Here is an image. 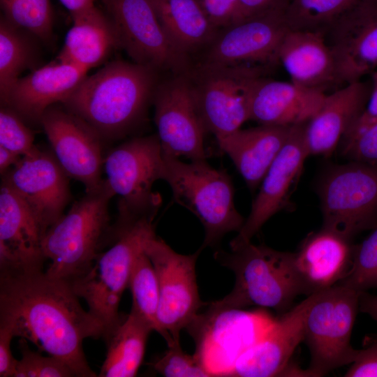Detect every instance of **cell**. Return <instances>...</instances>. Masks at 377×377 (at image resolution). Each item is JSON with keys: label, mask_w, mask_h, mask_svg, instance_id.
Returning <instances> with one entry per match:
<instances>
[{"label": "cell", "mask_w": 377, "mask_h": 377, "mask_svg": "<svg viewBox=\"0 0 377 377\" xmlns=\"http://www.w3.org/2000/svg\"><path fill=\"white\" fill-rule=\"evenodd\" d=\"M0 326L64 361L76 377L98 376L82 346L86 339L103 337L104 328L68 282L43 271L0 276Z\"/></svg>", "instance_id": "cell-1"}, {"label": "cell", "mask_w": 377, "mask_h": 377, "mask_svg": "<svg viewBox=\"0 0 377 377\" xmlns=\"http://www.w3.org/2000/svg\"><path fill=\"white\" fill-rule=\"evenodd\" d=\"M155 69L116 60L87 76L61 104L102 139H117L143 119L158 83Z\"/></svg>", "instance_id": "cell-2"}, {"label": "cell", "mask_w": 377, "mask_h": 377, "mask_svg": "<svg viewBox=\"0 0 377 377\" xmlns=\"http://www.w3.org/2000/svg\"><path fill=\"white\" fill-rule=\"evenodd\" d=\"M214 257L235 274V286L223 298L211 302L216 311L240 310L249 306L286 310L302 294L293 253L263 244L244 243L230 252L216 251Z\"/></svg>", "instance_id": "cell-3"}, {"label": "cell", "mask_w": 377, "mask_h": 377, "mask_svg": "<svg viewBox=\"0 0 377 377\" xmlns=\"http://www.w3.org/2000/svg\"><path fill=\"white\" fill-rule=\"evenodd\" d=\"M154 216H145L110 227L107 242L89 269L69 283L89 312L103 326L105 339L121 322L119 313L121 296L128 282L134 262L147 241L155 235Z\"/></svg>", "instance_id": "cell-4"}, {"label": "cell", "mask_w": 377, "mask_h": 377, "mask_svg": "<svg viewBox=\"0 0 377 377\" xmlns=\"http://www.w3.org/2000/svg\"><path fill=\"white\" fill-rule=\"evenodd\" d=\"M114 195L103 179L47 230L42 250L50 260L47 276L71 283L89 269L107 240L109 202Z\"/></svg>", "instance_id": "cell-5"}, {"label": "cell", "mask_w": 377, "mask_h": 377, "mask_svg": "<svg viewBox=\"0 0 377 377\" xmlns=\"http://www.w3.org/2000/svg\"><path fill=\"white\" fill-rule=\"evenodd\" d=\"M170 185L174 200L191 212L205 229L202 249L215 246L225 235L239 232L244 219L234 202V188L226 170L206 160L181 161L163 155L161 175Z\"/></svg>", "instance_id": "cell-6"}, {"label": "cell", "mask_w": 377, "mask_h": 377, "mask_svg": "<svg viewBox=\"0 0 377 377\" xmlns=\"http://www.w3.org/2000/svg\"><path fill=\"white\" fill-rule=\"evenodd\" d=\"M360 292L336 284L313 293L304 323V341L311 355L307 376H321L355 359L350 344Z\"/></svg>", "instance_id": "cell-7"}, {"label": "cell", "mask_w": 377, "mask_h": 377, "mask_svg": "<svg viewBox=\"0 0 377 377\" xmlns=\"http://www.w3.org/2000/svg\"><path fill=\"white\" fill-rule=\"evenodd\" d=\"M267 70L199 64L191 66L187 74L207 132L218 140L249 120L253 92Z\"/></svg>", "instance_id": "cell-8"}, {"label": "cell", "mask_w": 377, "mask_h": 377, "mask_svg": "<svg viewBox=\"0 0 377 377\" xmlns=\"http://www.w3.org/2000/svg\"><path fill=\"white\" fill-rule=\"evenodd\" d=\"M163 154L157 134L131 138L104 157V179L119 196L118 217L155 216L160 194L152 191L161 179Z\"/></svg>", "instance_id": "cell-9"}, {"label": "cell", "mask_w": 377, "mask_h": 377, "mask_svg": "<svg viewBox=\"0 0 377 377\" xmlns=\"http://www.w3.org/2000/svg\"><path fill=\"white\" fill-rule=\"evenodd\" d=\"M202 250L200 247L194 253L181 254L156 235L145 243L144 251L153 264L158 283V333L167 344L179 340L181 330L195 322L205 304L200 298L195 272Z\"/></svg>", "instance_id": "cell-10"}, {"label": "cell", "mask_w": 377, "mask_h": 377, "mask_svg": "<svg viewBox=\"0 0 377 377\" xmlns=\"http://www.w3.org/2000/svg\"><path fill=\"white\" fill-rule=\"evenodd\" d=\"M325 228L351 239L377 225V165L353 161L332 168L320 188Z\"/></svg>", "instance_id": "cell-11"}, {"label": "cell", "mask_w": 377, "mask_h": 377, "mask_svg": "<svg viewBox=\"0 0 377 377\" xmlns=\"http://www.w3.org/2000/svg\"><path fill=\"white\" fill-rule=\"evenodd\" d=\"M115 29L119 47L133 62L158 72L187 73L190 58L179 52L165 33L151 0H102Z\"/></svg>", "instance_id": "cell-12"}, {"label": "cell", "mask_w": 377, "mask_h": 377, "mask_svg": "<svg viewBox=\"0 0 377 377\" xmlns=\"http://www.w3.org/2000/svg\"><path fill=\"white\" fill-rule=\"evenodd\" d=\"M285 13L270 12L220 29L198 64L267 69L279 64V50L290 29Z\"/></svg>", "instance_id": "cell-13"}, {"label": "cell", "mask_w": 377, "mask_h": 377, "mask_svg": "<svg viewBox=\"0 0 377 377\" xmlns=\"http://www.w3.org/2000/svg\"><path fill=\"white\" fill-rule=\"evenodd\" d=\"M152 103L163 155L206 160L204 137L207 131L187 73L171 74L170 77L158 82Z\"/></svg>", "instance_id": "cell-14"}, {"label": "cell", "mask_w": 377, "mask_h": 377, "mask_svg": "<svg viewBox=\"0 0 377 377\" xmlns=\"http://www.w3.org/2000/svg\"><path fill=\"white\" fill-rule=\"evenodd\" d=\"M40 124L66 174L82 183L86 192L98 188L104 161L99 134L64 105L47 108Z\"/></svg>", "instance_id": "cell-15"}, {"label": "cell", "mask_w": 377, "mask_h": 377, "mask_svg": "<svg viewBox=\"0 0 377 377\" xmlns=\"http://www.w3.org/2000/svg\"><path fill=\"white\" fill-rule=\"evenodd\" d=\"M2 182L24 201L43 235L64 214L71 199L69 177L53 153L38 149L23 156L6 172Z\"/></svg>", "instance_id": "cell-16"}, {"label": "cell", "mask_w": 377, "mask_h": 377, "mask_svg": "<svg viewBox=\"0 0 377 377\" xmlns=\"http://www.w3.org/2000/svg\"><path fill=\"white\" fill-rule=\"evenodd\" d=\"M340 84L361 80L377 68V0H360L323 32Z\"/></svg>", "instance_id": "cell-17"}, {"label": "cell", "mask_w": 377, "mask_h": 377, "mask_svg": "<svg viewBox=\"0 0 377 377\" xmlns=\"http://www.w3.org/2000/svg\"><path fill=\"white\" fill-rule=\"evenodd\" d=\"M305 124L291 126L285 145L260 183L249 216L230 242V249L251 242L273 215L290 206V197L309 156L304 142Z\"/></svg>", "instance_id": "cell-18"}, {"label": "cell", "mask_w": 377, "mask_h": 377, "mask_svg": "<svg viewBox=\"0 0 377 377\" xmlns=\"http://www.w3.org/2000/svg\"><path fill=\"white\" fill-rule=\"evenodd\" d=\"M43 233L24 201L8 185L0 189V276L43 271Z\"/></svg>", "instance_id": "cell-19"}, {"label": "cell", "mask_w": 377, "mask_h": 377, "mask_svg": "<svg viewBox=\"0 0 377 377\" xmlns=\"http://www.w3.org/2000/svg\"><path fill=\"white\" fill-rule=\"evenodd\" d=\"M313 294L274 320L267 330L244 350L226 376L271 377L283 374L297 346L304 341V323Z\"/></svg>", "instance_id": "cell-20"}, {"label": "cell", "mask_w": 377, "mask_h": 377, "mask_svg": "<svg viewBox=\"0 0 377 377\" xmlns=\"http://www.w3.org/2000/svg\"><path fill=\"white\" fill-rule=\"evenodd\" d=\"M87 73L82 68L57 60L17 79L1 103L23 119L40 123L47 108L65 101Z\"/></svg>", "instance_id": "cell-21"}, {"label": "cell", "mask_w": 377, "mask_h": 377, "mask_svg": "<svg viewBox=\"0 0 377 377\" xmlns=\"http://www.w3.org/2000/svg\"><path fill=\"white\" fill-rule=\"evenodd\" d=\"M350 239L323 227L304 239L293 253L302 294L320 292L345 278L353 263L354 244Z\"/></svg>", "instance_id": "cell-22"}, {"label": "cell", "mask_w": 377, "mask_h": 377, "mask_svg": "<svg viewBox=\"0 0 377 377\" xmlns=\"http://www.w3.org/2000/svg\"><path fill=\"white\" fill-rule=\"evenodd\" d=\"M371 81L348 83L326 94L317 112L305 124L304 142L309 155L328 156L363 111Z\"/></svg>", "instance_id": "cell-23"}, {"label": "cell", "mask_w": 377, "mask_h": 377, "mask_svg": "<svg viewBox=\"0 0 377 377\" xmlns=\"http://www.w3.org/2000/svg\"><path fill=\"white\" fill-rule=\"evenodd\" d=\"M279 61L291 82L304 87L325 93L340 84L334 55L321 32L289 29Z\"/></svg>", "instance_id": "cell-24"}, {"label": "cell", "mask_w": 377, "mask_h": 377, "mask_svg": "<svg viewBox=\"0 0 377 377\" xmlns=\"http://www.w3.org/2000/svg\"><path fill=\"white\" fill-rule=\"evenodd\" d=\"M326 94L293 82L263 78L252 94L250 119L260 125L291 126L306 123Z\"/></svg>", "instance_id": "cell-25"}, {"label": "cell", "mask_w": 377, "mask_h": 377, "mask_svg": "<svg viewBox=\"0 0 377 377\" xmlns=\"http://www.w3.org/2000/svg\"><path fill=\"white\" fill-rule=\"evenodd\" d=\"M291 126L260 125L239 128L216 140L253 191L285 145Z\"/></svg>", "instance_id": "cell-26"}, {"label": "cell", "mask_w": 377, "mask_h": 377, "mask_svg": "<svg viewBox=\"0 0 377 377\" xmlns=\"http://www.w3.org/2000/svg\"><path fill=\"white\" fill-rule=\"evenodd\" d=\"M57 61L71 64L87 72L104 62L119 47L114 25L108 15L95 6L72 17Z\"/></svg>", "instance_id": "cell-27"}, {"label": "cell", "mask_w": 377, "mask_h": 377, "mask_svg": "<svg viewBox=\"0 0 377 377\" xmlns=\"http://www.w3.org/2000/svg\"><path fill=\"white\" fill-rule=\"evenodd\" d=\"M158 20L175 47L190 58L203 50L218 29L195 0H151Z\"/></svg>", "instance_id": "cell-28"}, {"label": "cell", "mask_w": 377, "mask_h": 377, "mask_svg": "<svg viewBox=\"0 0 377 377\" xmlns=\"http://www.w3.org/2000/svg\"><path fill=\"white\" fill-rule=\"evenodd\" d=\"M153 328L130 311L104 339L105 358L99 377H133L142 363L148 337Z\"/></svg>", "instance_id": "cell-29"}, {"label": "cell", "mask_w": 377, "mask_h": 377, "mask_svg": "<svg viewBox=\"0 0 377 377\" xmlns=\"http://www.w3.org/2000/svg\"><path fill=\"white\" fill-rule=\"evenodd\" d=\"M27 32L16 27L3 17L0 20V98L2 101L11 86L36 61L35 48Z\"/></svg>", "instance_id": "cell-30"}, {"label": "cell", "mask_w": 377, "mask_h": 377, "mask_svg": "<svg viewBox=\"0 0 377 377\" xmlns=\"http://www.w3.org/2000/svg\"><path fill=\"white\" fill-rule=\"evenodd\" d=\"M128 288L132 295L131 312L148 323L154 331L158 332V279L153 264L144 250L138 256L134 262Z\"/></svg>", "instance_id": "cell-31"}, {"label": "cell", "mask_w": 377, "mask_h": 377, "mask_svg": "<svg viewBox=\"0 0 377 377\" xmlns=\"http://www.w3.org/2000/svg\"><path fill=\"white\" fill-rule=\"evenodd\" d=\"M360 0H292L286 10L289 29L323 32Z\"/></svg>", "instance_id": "cell-32"}, {"label": "cell", "mask_w": 377, "mask_h": 377, "mask_svg": "<svg viewBox=\"0 0 377 377\" xmlns=\"http://www.w3.org/2000/svg\"><path fill=\"white\" fill-rule=\"evenodd\" d=\"M3 17L16 27L45 42L53 38L50 0H0Z\"/></svg>", "instance_id": "cell-33"}, {"label": "cell", "mask_w": 377, "mask_h": 377, "mask_svg": "<svg viewBox=\"0 0 377 377\" xmlns=\"http://www.w3.org/2000/svg\"><path fill=\"white\" fill-rule=\"evenodd\" d=\"M337 284L358 292L377 287V225L365 239L354 245L351 269Z\"/></svg>", "instance_id": "cell-34"}, {"label": "cell", "mask_w": 377, "mask_h": 377, "mask_svg": "<svg viewBox=\"0 0 377 377\" xmlns=\"http://www.w3.org/2000/svg\"><path fill=\"white\" fill-rule=\"evenodd\" d=\"M168 349L150 362L154 371L165 377L212 376L196 355L183 351L179 340L168 344Z\"/></svg>", "instance_id": "cell-35"}, {"label": "cell", "mask_w": 377, "mask_h": 377, "mask_svg": "<svg viewBox=\"0 0 377 377\" xmlns=\"http://www.w3.org/2000/svg\"><path fill=\"white\" fill-rule=\"evenodd\" d=\"M17 360L13 377H76L71 367L61 360L32 350L27 340L20 338Z\"/></svg>", "instance_id": "cell-36"}, {"label": "cell", "mask_w": 377, "mask_h": 377, "mask_svg": "<svg viewBox=\"0 0 377 377\" xmlns=\"http://www.w3.org/2000/svg\"><path fill=\"white\" fill-rule=\"evenodd\" d=\"M34 135L23 119L10 108L0 110V146L21 156H31L38 151Z\"/></svg>", "instance_id": "cell-37"}, {"label": "cell", "mask_w": 377, "mask_h": 377, "mask_svg": "<svg viewBox=\"0 0 377 377\" xmlns=\"http://www.w3.org/2000/svg\"><path fill=\"white\" fill-rule=\"evenodd\" d=\"M342 154L353 161L377 165V121L341 145Z\"/></svg>", "instance_id": "cell-38"}, {"label": "cell", "mask_w": 377, "mask_h": 377, "mask_svg": "<svg viewBox=\"0 0 377 377\" xmlns=\"http://www.w3.org/2000/svg\"><path fill=\"white\" fill-rule=\"evenodd\" d=\"M195 1L218 29L244 19L237 0H195Z\"/></svg>", "instance_id": "cell-39"}, {"label": "cell", "mask_w": 377, "mask_h": 377, "mask_svg": "<svg viewBox=\"0 0 377 377\" xmlns=\"http://www.w3.org/2000/svg\"><path fill=\"white\" fill-rule=\"evenodd\" d=\"M371 80V91L367 104L352 126L341 140V145H343L354 138L362 131L377 121V71H374Z\"/></svg>", "instance_id": "cell-40"}, {"label": "cell", "mask_w": 377, "mask_h": 377, "mask_svg": "<svg viewBox=\"0 0 377 377\" xmlns=\"http://www.w3.org/2000/svg\"><path fill=\"white\" fill-rule=\"evenodd\" d=\"M346 377H377V341L358 350L355 360L345 373Z\"/></svg>", "instance_id": "cell-41"}, {"label": "cell", "mask_w": 377, "mask_h": 377, "mask_svg": "<svg viewBox=\"0 0 377 377\" xmlns=\"http://www.w3.org/2000/svg\"><path fill=\"white\" fill-rule=\"evenodd\" d=\"M242 13L249 18L274 11H286L292 0H237Z\"/></svg>", "instance_id": "cell-42"}, {"label": "cell", "mask_w": 377, "mask_h": 377, "mask_svg": "<svg viewBox=\"0 0 377 377\" xmlns=\"http://www.w3.org/2000/svg\"><path fill=\"white\" fill-rule=\"evenodd\" d=\"M14 338L7 328L0 326V376L13 377L17 360L14 358L10 343Z\"/></svg>", "instance_id": "cell-43"}, {"label": "cell", "mask_w": 377, "mask_h": 377, "mask_svg": "<svg viewBox=\"0 0 377 377\" xmlns=\"http://www.w3.org/2000/svg\"><path fill=\"white\" fill-rule=\"evenodd\" d=\"M359 309L377 322V295L367 291L360 292Z\"/></svg>", "instance_id": "cell-44"}, {"label": "cell", "mask_w": 377, "mask_h": 377, "mask_svg": "<svg viewBox=\"0 0 377 377\" xmlns=\"http://www.w3.org/2000/svg\"><path fill=\"white\" fill-rule=\"evenodd\" d=\"M94 0H59L61 4L74 17L94 7Z\"/></svg>", "instance_id": "cell-45"}, {"label": "cell", "mask_w": 377, "mask_h": 377, "mask_svg": "<svg viewBox=\"0 0 377 377\" xmlns=\"http://www.w3.org/2000/svg\"><path fill=\"white\" fill-rule=\"evenodd\" d=\"M22 156L0 146V172L3 175L15 165Z\"/></svg>", "instance_id": "cell-46"}]
</instances>
